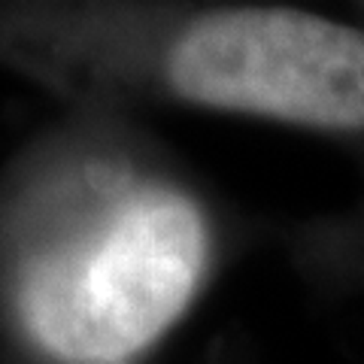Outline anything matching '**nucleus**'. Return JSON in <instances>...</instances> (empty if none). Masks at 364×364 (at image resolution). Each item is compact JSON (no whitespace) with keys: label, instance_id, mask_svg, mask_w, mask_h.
<instances>
[{"label":"nucleus","instance_id":"nucleus-1","mask_svg":"<svg viewBox=\"0 0 364 364\" xmlns=\"http://www.w3.org/2000/svg\"><path fill=\"white\" fill-rule=\"evenodd\" d=\"M255 240L143 119L61 107L0 161V364H152Z\"/></svg>","mask_w":364,"mask_h":364},{"label":"nucleus","instance_id":"nucleus-2","mask_svg":"<svg viewBox=\"0 0 364 364\" xmlns=\"http://www.w3.org/2000/svg\"><path fill=\"white\" fill-rule=\"evenodd\" d=\"M0 70L61 107L364 134V31L240 0H0Z\"/></svg>","mask_w":364,"mask_h":364},{"label":"nucleus","instance_id":"nucleus-3","mask_svg":"<svg viewBox=\"0 0 364 364\" xmlns=\"http://www.w3.org/2000/svg\"><path fill=\"white\" fill-rule=\"evenodd\" d=\"M195 364H258L255 349L249 346L246 334L240 331H225L200 352Z\"/></svg>","mask_w":364,"mask_h":364}]
</instances>
